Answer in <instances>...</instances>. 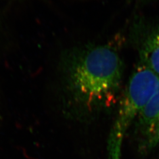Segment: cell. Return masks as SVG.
<instances>
[{"mask_svg":"<svg viewBox=\"0 0 159 159\" xmlns=\"http://www.w3.org/2000/svg\"><path fill=\"white\" fill-rule=\"evenodd\" d=\"M140 1H148V0H140Z\"/></svg>","mask_w":159,"mask_h":159,"instance_id":"cell-5","label":"cell"},{"mask_svg":"<svg viewBox=\"0 0 159 159\" xmlns=\"http://www.w3.org/2000/svg\"><path fill=\"white\" fill-rule=\"evenodd\" d=\"M138 152L146 154L159 145V82L136 120Z\"/></svg>","mask_w":159,"mask_h":159,"instance_id":"cell-3","label":"cell"},{"mask_svg":"<svg viewBox=\"0 0 159 159\" xmlns=\"http://www.w3.org/2000/svg\"><path fill=\"white\" fill-rule=\"evenodd\" d=\"M123 63L108 46H94L74 53L67 62L68 81L76 100L88 108L102 102L119 87Z\"/></svg>","mask_w":159,"mask_h":159,"instance_id":"cell-1","label":"cell"},{"mask_svg":"<svg viewBox=\"0 0 159 159\" xmlns=\"http://www.w3.org/2000/svg\"><path fill=\"white\" fill-rule=\"evenodd\" d=\"M159 77L140 62L129 79L120 101L107 141V159H121L125 137L159 84Z\"/></svg>","mask_w":159,"mask_h":159,"instance_id":"cell-2","label":"cell"},{"mask_svg":"<svg viewBox=\"0 0 159 159\" xmlns=\"http://www.w3.org/2000/svg\"><path fill=\"white\" fill-rule=\"evenodd\" d=\"M140 55V62L159 77V27L148 35Z\"/></svg>","mask_w":159,"mask_h":159,"instance_id":"cell-4","label":"cell"}]
</instances>
